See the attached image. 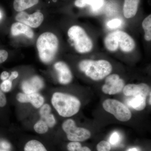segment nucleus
Segmentation results:
<instances>
[{
    "label": "nucleus",
    "instance_id": "nucleus-36",
    "mask_svg": "<svg viewBox=\"0 0 151 151\" xmlns=\"http://www.w3.org/2000/svg\"><path fill=\"white\" fill-rule=\"evenodd\" d=\"M0 151H9L8 150H1V149H0Z\"/></svg>",
    "mask_w": 151,
    "mask_h": 151
},
{
    "label": "nucleus",
    "instance_id": "nucleus-5",
    "mask_svg": "<svg viewBox=\"0 0 151 151\" xmlns=\"http://www.w3.org/2000/svg\"><path fill=\"white\" fill-rule=\"evenodd\" d=\"M68 35L69 38L73 41L75 49L79 53H86L92 50V41L81 27L77 25L71 27L68 29Z\"/></svg>",
    "mask_w": 151,
    "mask_h": 151
},
{
    "label": "nucleus",
    "instance_id": "nucleus-6",
    "mask_svg": "<svg viewBox=\"0 0 151 151\" xmlns=\"http://www.w3.org/2000/svg\"><path fill=\"white\" fill-rule=\"evenodd\" d=\"M103 106L106 112L112 114L121 122H127L132 118V113L129 108L118 100L107 99L103 102Z\"/></svg>",
    "mask_w": 151,
    "mask_h": 151
},
{
    "label": "nucleus",
    "instance_id": "nucleus-13",
    "mask_svg": "<svg viewBox=\"0 0 151 151\" xmlns=\"http://www.w3.org/2000/svg\"><path fill=\"white\" fill-rule=\"evenodd\" d=\"M17 99L20 103H31L36 108L41 107L44 102L43 97L37 92L29 94L19 93L17 95Z\"/></svg>",
    "mask_w": 151,
    "mask_h": 151
},
{
    "label": "nucleus",
    "instance_id": "nucleus-35",
    "mask_svg": "<svg viewBox=\"0 0 151 151\" xmlns=\"http://www.w3.org/2000/svg\"><path fill=\"white\" fill-rule=\"evenodd\" d=\"M151 94H150V99H149V103H150V105H151Z\"/></svg>",
    "mask_w": 151,
    "mask_h": 151
},
{
    "label": "nucleus",
    "instance_id": "nucleus-37",
    "mask_svg": "<svg viewBox=\"0 0 151 151\" xmlns=\"http://www.w3.org/2000/svg\"><path fill=\"white\" fill-rule=\"evenodd\" d=\"M1 17V13H0V19Z\"/></svg>",
    "mask_w": 151,
    "mask_h": 151
},
{
    "label": "nucleus",
    "instance_id": "nucleus-1",
    "mask_svg": "<svg viewBox=\"0 0 151 151\" xmlns=\"http://www.w3.org/2000/svg\"><path fill=\"white\" fill-rule=\"evenodd\" d=\"M51 103L60 116L70 117L78 113L81 107V102L77 97L70 94L55 92L53 94Z\"/></svg>",
    "mask_w": 151,
    "mask_h": 151
},
{
    "label": "nucleus",
    "instance_id": "nucleus-19",
    "mask_svg": "<svg viewBox=\"0 0 151 151\" xmlns=\"http://www.w3.org/2000/svg\"><path fill=\"white\" fill-rule=\"evenodd\" d=\"M143 28L145 30V40L150 41L151 40V15L150 14L143 21Z\"/></svg>",
    "mask_w": 151,
    "mask_h": 151
},
{
    "label": "nucleus",
    "instance_id": "nucleus-29",
    "mask_svg": "<svg viewBox=\"0 0 151 151\" xmlns=\"http://www.w3.org/2000/svg\"><path fill=\"white\" fill-rule=\"evenodd\" d=\"M8 57L7 52L5 50H0V63L5 61Z\"/></svg>",
    "mask_w": 151,
    "mask_h": 151
},
{
    "label": "nucleus",
    "instance_id": "nucleus-18",
    "mask_svg": "<svg viewBox=\"0 0 151 151\" xmlns=\"http://www.w3.org/2000/svg\"><path fill=\"white\" fill-rule=\"evenodd\" d=\"M24 151H47L39 141L32 140L29 141L24 146Z\"/></svg>",
    "mask_w": 151,
    "mask_h": 151
},
{
    "label": "nucleus",
    "instance_id": "nucleus-34",
    "mask_svg": "<svg viewBox=\"0 0 151 151\" xmlns=\"http://www.w3.org/2000/svg\"><path fill=\"white\" fill-rule=\"evenodd\" d=\"M127 151H138V150L136 148H132L129 149Z\"/></svg>",
    "mask_w": 151,
    "mask_h": 151
},
{
    "label": "nucleus",
    "instance_id": "nucleus-10",
    "mask_svg": "<svg viewBox=\"0 0 151 151\" xmlns=\"http://www.w3.org/2000/svg\"><path fill=\"white\" fill-rule=\"evenodd\" d=\"M123 91L124 95L128 97L142 94L147 97L151 92L150 86L145 83L127 84L124 86Z\"/></svg>",
    "mask_w": 151,
    "mask_h": 151
},
{
    "label": "nucleus",
    "instance_id": "nucleus-21",
    "mask_svg": "<svg viewBox=\"0 0 151 151\" xmlns=\"http://www.w3.org/2000/svg\"><path fill=\"white\" fill-rule=\"evenodd\" d=\"M68 151H91L87 147H82L79 142H72L68 143L67 145Z\"/></svg>",
    "mask_w": 151,
    "mask_h": 151
},
{
    "label": "nucleus",
    "instance_id": "nucleus-11",
    "mask_svg": "<svg viewBox=\"0 0 151 151\" xmlns=\"http://www.w3.org/2000/svg\"><path fill=\"white\" fill-rule=\"evenodd\" d=\"M43 86V81L38 76H33L28 80L24 81L22 84V89L27 94L36 93Z\"/></svg>",
    "mask_w": 151,
    "mask_h": 151
},
{
    "label": "nucleus",
    "instance_id": "nucleus-20",
    "mask_svg": "<svg viewBox=\"0 0 151 151\" xmlns=\"http://www.w3.org/2000/svg\"><path fill=\"white\" fill-rule=\"evenodd\" d=\"M85 5H89L93 12H98L103 7L105 0H84Z\"/></svg>",
    "mask_w": 151,
    "mask_h": 151
},
{
    "label": "nucleus",
    "instance_id": "nucleus-2",
    "mask_svg": "<svg viewBox=\"0 0 151 151\" xmlns=\"http://www.w3.org/2000/svg\"><path fill=\"white\" fill-rule=\"evenodd\" d=\"M79 69L85 75L94 81H99L107 77L112 70V66L107 60H84L79 63Z\"/></svg>",
    "mask_w": 151,
    "mask_h": 151
},
{
    "label": "nucleus",
    "instance_id": "nucleus-31",
    "mask_svg": "<svg viewBox=\"0 0 151 151\" xmlns=\"http://www.w3.org/2000/svg\"><path fill=\"white\" fill-rule=\"evenodd\" d=\"M19 73L16 71H13L11 73V75L9 76V80L10 81H12L14 79H15L18 76Z\"/></svg>",
    "mask_w": 151,
    "mask_h": 151
},
{
    "label": "nucleus",
    "instance_id": "nucleus-15",
    "mask_svg": "<svg viewBox=\"0 0 151 151\" xmlns=\"http://www.w3.org/2000/svg\"><path fill=\"white\" fill-rule=\"evenodd\" d=\"M140 0H125L123 12L124 17L129 19L136 15Z\"/></svg>",
    "mask_w": 151,
    "mask_h": 151
},
{
    "label": "nucleus",
    "instance_id": "nucleus-24",
    "mask_svg": "<svg viewBox=\"0 0 151 151\" xmlns=\"http://www.w3.org/2000/svg\"><path fill=\"white\" fill-rule=\"evenodd\" d=\"M122 21L119 19H114L109 21L107 23V25L111 29H116L119 28L122 24Z\"/></svg>",
    "mask_w": 151,
    "mask_h": 151
},
{
    "label": "nucleus",
    "instance_id": "nucleus-25",
    "mask_svg": "<svg viewBox=\"0 0 151 151\" xmlns=\"http://www.w3.org/2000/svg\"><path fill=\"white\" fill-rule=\"evenodd\" d=\"M12 87V81L9 79L4 80L0 85L1 90L4 92H8L10 91Z\"/></svg>",
    "mask_w": 151,
    "mask_h": 151
},
{
    "label": "nucleus",
    "instance_id": "nucleus-33",
    "mask_svg": "<svg viewBox=\"0 0 151 151\" xmlns=\"http://www.w3.org/2000/svg\"><path fill=\"white\" fill-rule=\"evenodd\" d=\"M1 146L3 148L5 149V150H8L10 148L11 145L9 143L6 141H3L1 143Z\"/></svg>",
    "mask_w": 151,
    "mask_h": 151
},
{
    "label": "nucleus",
    "instance_id": "nucleus-4",
    "mask_svg": "<svg viewBox=\"0 0 151 151\" xmlns=\"http://www.w3.org/2000/svg\"><path fill=\"white\" fill-rule=\"evenodd\" d=\"M106 48L110 51H116L120 48L124 52H130L135 48L134 40L127 33L117 30L109 34L105 39Z\"/></svg>",
    "mask_w": 151,
    "mask_h": 151
},
{
    "label": "nucleus",
    "instance_id": "nucleus-17",
    "mask_svg": "<svg viewBox=\"0 0 151 151\" xmlns=\"http://www.w3.org/2000/svg\"><path fill=\"white\" fill-rule=\"evenodd\" d=\"M39 0H14V8L17 12H23L37 4Z\"/></svg>",
    "mask_w": 151,
    "mask_h": 151
},
{
    "label": "nucleus",
    "instance_id": "nucleus-14",
    "mask_svg": "<svg viewBox=\"0 0 151 151\" xmlns=\"http://www.w3.org/2000/svg\"><path fill=\"white\" fill-rule=\"evenodd\" d=\"M11 33L13 36L25 35L29 38H32L34 36L33 32L28 26L19 22L14 23L12 25Z\"/></svg>",
    "mask_w": 151,
    "mask_h": 151
},
{
    "label": "nucleus",
    "instance_id": "nucleus-26",
    "mask_svg": "<svg viewBox=\"0 0 151 151\" xmlns=\"http://www.w3.org/2000/svg\"><path fill=\"white\" fill-rule=\"evenodd\" d=\"M51 110V108L48 104H46L43 105L41 108L40 111V115L42 118L44 119L45 117L47 116L48 114L50 113Z\"/></svg>",
    "mask_w": 151,
    "mask_h": 151
},
{
    "label": "nucleus",
    "instance_id": "nucleus-16",
    "mask_svg": "<svg viewBox=\"0 0 151 151\" xmlns=\"http://www.w3.org/2000/svg\"><path fill=\"white\" fill-rule=\"evenodd\" d=\"M146 98L147 97L142 94L132 96L127 101V104L136 111H142L146 106Z\"/></svg>",
    "mask_w": 151,
    "mask_h": 151
},
{
    "label": "nucleus",
    "instance_id": "nucleus-3",
    "mask_svg": "<svg viewBox=\"0 0 151 151\" xmlns=\"http://www.w3.org/2000/svg\"><path fill=\"white\" fill-rule=\"evenodd\" d=\"M37 47L41 61L44 63H50L54 59L58 49V39L52 33H44L38 38Z\"/></svg>",
    "mask_w": 151,
    "mask_h": 151
},
{
    "label": "nucleus",
    "instance_id": "nucleus-30",
    "mask_svg": "<svg viewBox=\"0 0 151 151\" xmlns=\"http://www.w3.org/2000/svg\"><path fill=\"white\" fill-rule=\"evenodd\" d=\"M6 103V99L5 95L3 93L2 91L0 90V107H3L5 106Z\"/></svg>",
    "mask_w": 151,
    "mask_h": 151
},
{
    "label": "nucleus",
    "instance_id": "nucleus-23",
    "mask_svg": "<svg viewBox=\"0 0 151 151\" xmlns=\"http://www.w3.org/2000/svg\"><path fill=\"white\" fill-rule=\"evenodd\" d=\"M96 148L98 151H110L111 145L107 141H102L97 144Z\"/></svg>",
    "mask_w": 151,
    "mask_h": 151
},
{
    "label": "nucleus",
    "instance_id": "nucleus-7",
    "mask_svg": "<svg viewBox=\"0 0 151 151\" xmlns=\"http://www.w3.org/2000/svg\"><path fill=\"white\" fill-rule=\"evenodd\" d=\"M62 129L66 133L67 139L72 142H84L91 137V132L89 130L76 125L73 120L68 119L63 122Z\"/></svg>",
    "mask_w": 151,
    "mask_h": 151
},
{
    "label": "nucleus",
    "instance_id": "nucleus-32",
    "mask_svg": "<svg viewBox=\"0 0 151 151\" xmlns=\"http://www.w3.org/2000/svg\"><path fill=\"white\" fill-rule=\"evenodd\" d=\"M9 76V74L8 72L4 71H3L1 74L0 78H1V80L4 81V80H6L7 78H8Z\"/></svg>",
    "mask_w": 151,
    "mask_h": 151
},
{
    "label": "nucleus",
    "instance_id": "nucleus-8",
    "mask_svg": "<svg viewBox=\"0 0 151 151\" xmlns=\"http://www.w3.org/2000/svg\"><path fill=\"white\" fill-rule=\"evenodd\" d=\"M125 82L117 74L108 76L105 81V84L102 86L103 92L105 94L113 95L123 91Z\"/></svg>",
    "mask_w": 151,
    "mask_h": 151
},
{
    "label": "nucleus",
    "instance_id": "nucleus-28",
    "mask_svg": "<svg viewBox=\"0 0 151 151\" xmlns=\"http://www.w3.org/2000/svg\"><path fill=\"white\" fill-rule=\"evenodd\" d=\"M120 140V136L117 132H113L110 138V142L112 145H116L119 142Z\"/></svg>",
    "mask_w": 151,
    "mask_h": 151
},
{
    "label": "nucleus",
    "instance_id": "nucleus-27",
    "mask_svg": "<svg viewBox=\"0 0 151 151\" xmlns=\"http://www.w3.org/2000/svg\"><path fill=\"white\" fill-rule=\"evenodd\" d=\"M45 120V122L47 124L48 127L52 128L54 127L55 125L56 121H55V118L54 116L52 114H48L47 116L44 118Z\"/></svg>",
    "mask_w": 151,
    "mask_h": 151
},
{
    "label": "nucleus",
    "instance_id": "nucleus-22",
    "mask_svg": "<svg viewBox=\"0 0 151 151\" xmlns=\"http://www.w3.org/2000/svg\"><path fill=\"white\" fill-rule=\"evenodd\" d=\"M34 129L37 133L43 134L47 132L48 127L45 122L43 120H40L34 125Z\"/></svg>",
    "mask_w": 151,
    "mask_h": 151
},
{
    "label": "nucleus",
    "instance_id": "nucleus-12",
    "mask_svg": "<svg viewBox=\"0 0 151 151\" xmlns=\"http://www.w3.org/2000/svg\"><path fill=\"white\" fill-rule=\"evenodd\" d=\"M54 68L58 72V81L60 84H67L71 82L72 73L66 63L62 61L57 62L55 64Z\"/></svg>",
    "mask_w": 151,
    "mask_h": 151
},
{
    "label": "nucleus",
    "instance_id": "nucleus-9",
    "mask_svg": "<svg viewBox=\"0 0 151 151\" xmlns=\"http://www.w3.org/2000/svg\"><path fill=\"white\" fill-rule=\"evenodd\" d=\"M16 19L30 27L37 28L42 23L44 19L43 15L39 12H37L32 14L21 12L17 15Z\"/></svg>",
    "mask_w": 151,
    "mask_h": 151
}]
</instances>
